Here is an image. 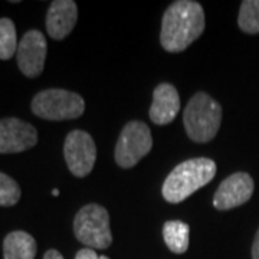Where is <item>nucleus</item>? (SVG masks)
<instances>
[{
	"label": "nucleus",
	"mask_w": 259,
	"mask_h": 259,
	"mask_svg": "<svg viewBox=\"0 0 259 259\" xmlns=\"http://www.w3.org/2000/svg\"><path fill=\"white\" fill-rule=\"evenodd\" d=\"M36 242L28 232H10L3 241V259H35Z\"/></svg>",
	"instance_id": "ddd939ff"
},
{
	"label": "nucleus",
	"mask_w": 259,
	"mask_h": 259,
	"mask_svg": "<svg viewBox=\"0 0 259 259\" xmlns=\"http://www.w3.org/2000/svg\"><path fill=\"white\" fill-rule=\"evenodd\" d=\"M44 259H64V256H62L61 252H58L56 249H49L44 255Z\"/></svg>",
	"instance_id": "aec40b11"
},
{
	"label": "nucleus",
	"mask_w": 259,
	"mask_h": 259,
	"mask_svg": "<svg viewBox=\"0 0 259 259\" xmlns=\"http://www.w3.org/2000/svg\"><path fill=\"white\" fill-rule=\"evenodd\" d=\"M18 37L15 23L9 18L0 19V59L8 61L18 52Z\"/></svg>",
	"instance_id": "2eb2a0df"
},
{
	"label": "nucleus",
	"mask_w": 259,
	"mask_h": 259,
	"mask_svg": "<svg viewBox=\"0 0 259 259\" xmlns=\"http://www.w3.org/2000/svg\"><path fill=\"white\" fill-rule=\"evenodd\" d=\"M204 25L202 5L192 0L175 2L163 15L160 44L167 52H182L203 33Z\"/></svg>",
	"instance_id": "f257e3e1"
},
{
	"label": "nucleus",
	"mask_w": 259,
	"mask_h": 259,
	"mask_svg": "<svg viewBox=\"0 0 259 259\" xmlns=\"http://www.w3.org/2000/svg\"><path fill=\"white\" fill-rule=\"evenodd\" d=\"M238 25L245 33H259V0L242 2Z\"/></svg>",
	"instance_id": "dca6fc26"
},
{
	"label": "nucleus",
	"mask_w": 259,
	"mask_h": 259,
	"mask_svg": "<svg viewBox=\"0 0 259 259\" xmlns=\"http://www.w3.org/2000/svg\"><path fill=\"white\" fill-rule=\"evenodd\" d=\"M252 259H259V229L255 235L253 245H252Z\"/></svg>",
	"instance_id": "6ab92c4d"
},
{
	"label": "nucleus",
	"mask_w": 259,
	"mask_h": 259,
	"mask_svg": "<svg viewBox=\"0 0 259 259\" xmlns=\"http://www.w3.org/2000/svg\"><path fill=\"white\" fill-rule=\"evenodd\" d=\"M64 157L75 177L88 176L97 160V147L93 137L82 130L71 131L65 139Z\"/></svg>",
	"instance_id": "0eeeda50"
},
{
	"label": "nucleus",
	"mask_w": 259,
	"mask_h": 259,
	"mask_svg": "<svg viewBox=\"0 0 259 259\" xmlns=\"http://www.w3.org/2000/svg\"><path fill=\"white\" fill-rule=\"evenodd\" d=\"M253 179L248 173H233L223 180L213 196V206L218 210H229L245 204L253 193Z\"/></svg>",
	"instance_id": "9d476101"
},
{
	"label": "nucleus",
	"mask_w": 259,
	"mask_h": 259,
	"mask_svg": "<svg viewBox=\"0 0 259 259\" xmlns=\"http://www.w3.org/2000/svg\"><path fill=\"white\" fill-rule=\"evenodd\" d=\"M180 111V97L171 83L163 82L156 87L153 94V104L150 108V118L157 125H166L176 118Z\"/></svg>",
	"instance_id": "f8f14e48"
},
{
	"label": "nucleus",
	"mask_w": 259,
	"mask_h": 259,
	"mask_svg": "<svg viewBox=\"0 0 259 259\" xmlns=\"http://www.w3.org/2000/svg\"><path fill=\"white\" fill-rule=\"evenodd\" d=\"M33 114L48 121L75 120L85 111V101L79 94L66 90H45L32 100Z\"/></svg>",
	"instance_id": "39448f33"
},
{
	"label": "nucleus",
	"mask_w": 259,
	"mask_h": 259,
	"mask_svg": "<svg viewBox=\"0 0 259 259\" xmlns=\"http://www.w3.org/2000/svg\"><path fill=\"white\" fill-rule=\"evenodd\" d=\"M153 148V137L147 124L130 121L121 131L115 146V161L122 168H131Z\"/></svg>",
	"instance_id": "423d86ee"
},
{
	"label": "nucleus",
	"mask_w": 259,
	"mask_h": 259,
	"mask_svg": "<svg viewBox=\"0 0 259 259\" xmlns=\"http://www.w3.org/2000/svg\"><path fill=\"white\" fill-rule=\"evenodd\" d=\"M52 194H54V196H59V190H58V189H54V190H52Z\"/></svg>",
	"instance_id": "412c9836"
},
{
	"label": "nucleus",
	"mask_w": 259,
	"mask_h": 259,
	"mask_svg": "<svg viewBox=\"0 0 259 259\" xmlns=\"http://www.w3.org/2000/svg\"><path fill=\"white\" fill-rule=\"evenodd\" d=\"M36 128L19 118L0 120V154H15L35 147Z\"/></svg>",
	"instance_id": "1a4fd4ad"
},
{
	"label": "nucleus",
	"mask_w": 259,
	"mask_h": 259,
	"mask_svg": "<svg viewBox=\"0 0 259 259\" xmlns=\"http://www.w3.org/2000/svg\"><path fill=\"white\" fill-rule=\"evenodd\" d=\"M20 199V187L8 175L0 171V206H15Z\"/></svg>",
	"instance_id": "f3484780"
},
{
	"label": "nucleus",
	"mask_w": 259,
	"mask_h": 259,
	"mask_svg": "<svg viewBox=\"0 0 259 259\" xmlns=\"http://www.w3.org/2000/svg\"><path fill=\"white\" fill-rule=\"evenodd\" d=\"M216 163L206 157L190 158L176 166L163 183L161 193L168 203H180L216 176Z\"/></svg>",
	"instance_id": "f03ea898"
},
{
	"label": "nucleus",
	"mask_w": 259,
	"mask_h": 259,
	"mask_svg": "<svg viewBox=\"0 0 259 259\" xmlns=\"http://www.w3.org/2000/svg\"><path fill=\"white\" fill-rule=\"evenodd\" d=\"M76 239L91 249H107L112 243L110 214L101 204L90 203L79 209L74 219Z\"/></svg>",
	"instance_id": "20e7f679"
},
{
	"label": "nucleus",
	"mask_w": 259,
	"mask_h": 259,
	"mask_svg": "<svg viewBox=\"0 0 259 259\" xmlns=\"http://www.w3.org/2000/svg\"><path fill=\"white\" fill-rule=\"evenodd\" d=\"M183 122L189 139L194 143H209L214 139L222 122V107L209 94L197 93L186 105Z\"/></svg>",
	"instance_id": "7ed1b4c3"
},
{
	"label": "nucleus",
	"mask_w": 259,
	"mask_h": 259,
	"mask_svg": "<svg viewBox=\"0 0 259 259\" xmlns=\"http://www.w3.org/2000/svg\"><path fill=\"white\" fill-rule=\"evenodd\" d=\"M78 8L74 0H55L51 3L47 13V29L49 36L62 40L76 25Z\"/></svg>",
	"instance_id": "9b49d317"
},
{
	"label": "nucleus",
	"mask_w": 259,
	"mask_h": 259,
	"mask_svg": "<svg viewBox=\"0 0 259 259\" xmlns=\"http://www.w3.org/2000/svg\"><path fill=\"white\" fill-rule=\"evenodd\" d=\"M75 259H110L108 256H105V255H102L100 256L97 252L91 248H85V249L78 250V253H76V256Z\"/></svg>",
	"instance_id": "a211bd4d"
},
{
	"label": "nucleus",
	"mask_w": 259,
	"mask_h": 259,
	"mask_svg": "<svg viewBox=\"0 0 259 259\" xmlns=\"http://www.w3.org/2000/svg\"><path fill=\"white\" fill-rule=\"evenodd\" d=\"M163 238L171 252L185 253L189 249V225L182 221H168L163 226Z\"/></svg>",
	"instance_id": "4468645a"
},
{
	"label": "nucleus",
	"mask_w": 259,
	"mask_h": 259,
	"mask_svg": "<svg viewBox=\"0 0 259 259\" xmlns=\"http://www.w3.org/2000/svg\"><path fill=\"white\" fill-rule=\"evenodd\" d=\"M48 54V45L45 35L32 29L28 30L20 39L16 52L20 72L28 78H36L45 68V59Z\"/></svg>",
	"instance_id": "6e6552de"
}]
</instances>
